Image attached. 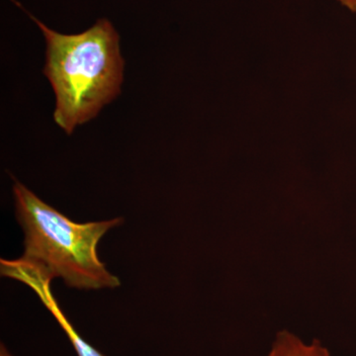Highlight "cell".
<instances>
[{
	"label": "cell",
	"mask_w": 356,
	"mask_h": 356,
	"mask_svg": "<svg viewBox=\"0 0 356 356\" xmlns=\"http://www.w3.org/2000/svg\"><path fill=\"white\" fill-rule=\"evenodd\" d=\"M31 18L46 39L43 72L56 95L54 120L72 135L120 95L124 77L120 38L107 19L98 20L79 34L64 35Z\"/></svg>",
	"instance_id": "cell-1"
},
{
	"label": "cell",
	"mask_w": 356,
	"mask_h": 356,
	"mask_svg": "<svg viewBox=\"0 0 356 356\" xmlns=\"http://www.w3.org/2000/svg\"><path fill=\"white\" fill-rule=\"evenodd\" d=\"M16 218L24 232V254L19 261L49 280L62 278L76 289L120 286L98 257L105 234L123 224V218L76 222L41 200L25 185H13Z\"/></svg>",
	"instance_id": "cell-2"
},
{
	"label": "cell",
	"mask_w": 356,
	"mask_h": 356,
	"mask_svg": "<svg viewBox=\"0 0 356 356\" xmlns=\"http://www.w3.org/2000/svg\"><path fill=\"white\" fill-rule=\"evenodd\" d=\"M2 275L21 281L27 286L32 288L33 291L38 295L42 303L54 316L58 325L67 334L77 356H104L100 351L86 343L83 337L79 336L69 318L65 317L64 312L60 309L57 300L51 291V280H46L36 271L15 261H9L4 264L3 268H2Z\"/></svg>",
	"instance_id": "cell-3"
},
{
	"label": "cell",
	"mask_w": 356,
	"mask_h": 356,
	"mask_svg": "<svg viewBox=\"0 0 356 356\" xmlns=\"http://www.w3.org/2000/svg\"><path fill=\"white\" fill-rule=\"evenodd\" d=\"M266 356H331V353L318 339L306 343L296 334L281 331Z\"/></svg>",
	"instance_id": "cell-4"
},
{
	"label": "cell",
	"mask_w": 356,
	"mask_h": 356,
	"mask_svg": "<svg viewBox=\"0 0 356 356\" xmlns=\"http://www.w3.org/2000/svg\"><path fill=\"white\" fill-rule=\"evenodd\" d=\"M351 13H356V0H337Z\"/></svg>",
	"instance_id": "cell-5"
},
{
	"label": "cell",
	"mask_w": 356,
	"mask_h": 356,
	"mask_svg": "<svg viewBox=\"0 0 356 356\" xmlns=\"http://www.w3.org/2000/svg\"><path fill=\"white\" fill-rule=\"evenodd\" d=\"M0 356H13L9 353L8 350H7L6 346H4L3 343H1L0 346Z\"/></svg>",
	"instance_id": "cell-6"
}]
</instances>
